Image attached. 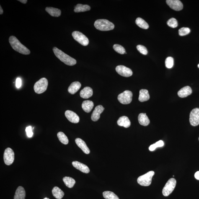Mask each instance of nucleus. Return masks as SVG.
Instances as JSON below:
<instances>
[{"instance_id": "obj_1", "label": "nucleus", "mask_w": 199, "mask_h": 199, "mask_svg": "<svg viewBox=\"0 0 199 199\" xmlns=\"http://www.w3.org/2000/svg\"><path fill=\"white\" fill-rule=\"evenodd\" d=\"M53 51L57 58L65 64L69 66H73L76 64V61L75 59L70 57L57 47H54Z\"/></svg>"}, {"instance_id": "obj_2", "label": "nucleus", "mask_w": 199, "mask_h": 199, "mask_svg": "<svg viewBox=\"0 0 199 199\" xmlns=\"http://www.w3.org/2000/svg\"><path fill=\"white\" fill-rule=\"evenodd\" d=\"M9 42L11 46L16 51L24 55H29L30 51L14 36H11L9 38Z\"/></svg>"}, {"instance_id": "obj_3", "label": "nucleus", "mask_w": 199, "mask_h": 199, "mask_svg": "<svg viewBox=\"0 0 199 199\" xmlns=\"http://www.w3.org/2000/svg\"><path fill=\"white\" fill-rule=\"evenodd\" d=\"M94 26L97 30L102 31L111 30L115 28L113 23L106 19L97 20L94 23Z\"/></svg>"}, {"instance_id": "obj_4", "label": "nucleus", "mask_w": 199, "mask_h": 199, "mask_svg": "<svg viewBox=\"0 0 199 199\" xmlns=\"http://www.w3.org/2000/svg\"><path fill=\"white\" fill-rule=\"evenodd\" d=\"M155 172L153 171H150L144 175L139 176L137 179L138 183L143 186H148L151 185Z\"/></svg>"}, {"instance_id": "obj_5", "label": "nucleus", "mask_w": 199, "mask_h": 199, "mask_svg": "<svg viewBox=\"0 0 199 199\" xmlns=\"http://www.w3.org/2000/svg\"><path fill=\"white\" fill-rule=\"evenodd\" d=\"M48 86V81L46 78H41L35 83L34 86V90L37 94H41L47 90Z\"/></svg>"}, {"instance_id": "obj_6", "label": "nucleus", "mask_w": 199, "mask_h": 199, "mask_svg": "<svg viewBox=\"0 0 199 199\" xmlns=\"http://www.w3.org/2000/svg\"><path fill=\"white\" fill-rule=\"evenodd\" d=\"M176 181L175 179L171 178L168 181L162 190V194L165 197L168 196L173 191L176 187Z\"/></svg>"}, {"instance_id": "obj_7", "label": "nucleus", "mask_w": 199, "mask_h": 199, "mask_svg": "<svg viewBox=\"0 0 199 199\" xmlns=\"http://www.w3.org/2000/svg\"><path fill=\"white\" fill-rule=\"evenodd\" d=\"M133 93L129 90H125L118 96L119 102L124 104H128L131 103L133 98Z\"/></svg>"}, {"instance_id": "obj_8", "label": "nucleus", "mask_w": 199, "mask_h": 199, "mask_svg": "<svg viewBox=\"0 0 199 199\" xmlns=\"http://www.w3.org/2000/svg\"><path fill=\"white\" fill-rule=\"evenodd\" d=\"M73 38L83 46H86L89 43V39L84 34L78 31H75L72 33Z\"/></svg>"}, {"instance_id": "obj_9", "label": "nucleus", "mask_w": 199, "mask_h": 199, "mask_svg": "<svg viewBox=\"0 0 199 199\" xmlns=\"http://www.w3.org/2000/svg\"><path fill=\"white\" fill-rule=\"evenodd\" d=\"M4 159L5 164L7 165H10L14 162V152L11 148H6L5 150Z\"/></svg>"}, {"instance_id": "obj_10", "label": "nucleus", "mask_w": 199, "mask_h": 199, "mask_svg": "<svg viewBox=\"0 0 199 199\" xmlns=\"http://www.w3.org/2000/svg\"><path fill=\"white\" fill-rule=\"evenodd\" d=\"M190 122L193 126H198L199 125V108H196L191 112L190 115Z\"/></svg>"}, {"instance_id": "obj_11", "label": "nucleus", "mask_w": 199, "mask_h": 199, "mask_svg": "<svg viewBox=\"0 0 199 199\" xmlns=\"http://www.w3.org/2000/svg\"><path fill=\"white\" fill-rule=\"evenodd\" d=\"M115 70L119 75L125 77H129L133 74L131 69L123 65H118L116 67Z\"/></svg>"}, {"instance_id": "obj_12", "label": "nucleus", "mask_w": 199, "mask_h": 199, "mask_svg": "<svg viewBox=\"0 0 199 199\" xmlns=\"http://www.w3.org/2000/svg\"><path fill=\"white\" fill-rule=\"evenodd\" d=\"M166 2L168 5L174 11H180L183 9V4L179 0H167Z\"/></svg>"}, {"instance_id": "obj_13", "label": "nucleus", "mask_w": 199, "mask_h": 199, "mask_svg": "<svg viewBox=\"0 0 199 199\" xmlns=\"http://www.w3.org/2000/svg\"><path fill=\"white\" fill-rule=\"evenodd\" d=\"M66 118L70 122L73 123H78L79 121V117L74 112L70 110H67L65 112Z\"/></svg>"}, {"instance_id": "obj_14", "label": "nucleus", "mask_w": 199, "mask_h": 199, "mask_svg": "<svg viewBox=\"0 0 199 199\" xmlns=\"http://www.w3.org/2000/svg\"><path fill=\"white\" fill-rule=\"evenodd\" d=\"M104 110V108L102 105H99L96 107L93 112L91 119L94 121H96L100 118V115Z\"/></svg>"}, {"instance_id": "obj_15", "label": "nucleus", "mask_w": 199, "mask_h": 199, "mask_svg": "<svg viewBox=\"0 0 199 199\" xmlns=\"http://www.w3.org/2000/svg\"><path fill=\"white\" fill-rule=\"evenodd\" d=\"M73 167L76 169L79 170L81 172L88 173L90 172V169L86 165L78 161H73L72 163Z\"/></svg>"}, {"instance_id": "obj_16", "label": "nucleus", "mask_w": 199, "mask_h": 199, "mask_svg": "<svg viewBox=\"0 0 199 199\" xmlns=\"http://www.w3.org/2000/svg\"><path fill=\"white\" fill-rule=\"evenodd\" d=\"M75 141L77 145L82 150L84 153L86 154H89L90 153L89 148H88L86 143L81 138H77Z\"/></svg>"}, {"instance_id": "obj_17", "label": "nucleus", "mask_w": 199, "mask_h": 199, "mask_svg": "<svg viewBox=\"0 0 199 199\" xmlns=\"http://www.w3.org/2000/svg\"><path fill=\"white\" fill-rule=\"evenodd\" d=\"M192 93L191 88L190 86H185L181 89L178 92V95L181 98H184L190 95Z\"/></svg>"}, {"instance_id": "obj_18", "label": "nucleus", "mask_w": 199, "mask_h": 199, "mask_svg": "<svg viewBox=\"0 0 199 199\" xmlns=\"http://www.w3.org/2000/svg\"><path fill=\"white\" fill-rule=\"evenodd\" d=\"M93 94V90L89 87H85L81 91V97L83 99H87L92 96Z\"/></svg>"}, {"instance_id": "obj_19", "label": "nucleus", "mask_w": 199, "mask_h": 199, "mask_svg": "<svg viewBox=\"0 0 199 199\" xmlns=\"http://www.w3.org/2000/svg\"><path fill=\"white\" fill-rule=\"evenodd\" d=\"M81 87V84L79 81H75L70 85L68 89V91L70 93L75 94L79 90Z\"/></svg>"}, {"instance_id": "obj_20", "label": "nucleus", "mask_w": 199, "mask_h": 199, "mask_svg": "<svg viewBox=\"0 0 199 199\" xmlns=\"http://www.w3.org/2000/svg\"><path fill=\"white\" fill-rule=\"evenodd\" d=\"M117 124L119 126L128 128L130 125V122L128 117L124 116L120 117L117 121Z\"/></svg>"}, {"instance_id": "obj_21", "label": "nucleus", "mask_w": 199, "mask_h": 199, "mask_svg": "<svg viewBox=\"0 0 199 199\" xmlns=\"http://www.w3.org/2000/svg\"><path fill=\"white\" fill-rule=\"evenodd\" d=\"M138 120L140 124L143 126H147L150 123V120L146 113L140 114L138 116Z\"/></svg>"}, {"instance_id": "obj_22", "label": "nucleus", "mask_w": 199, "mask_h": 199, "mask_svg": "<svg viewBox=\"0 0 199 199\" xmlns=\"http://www.w3.org/2000/svg\"><path fill=\"white\" fill-rule=\"evenodd\" d=\"M45 11L51 16H53V17H58L61 15V11L60 9H57V8L53 7H47L45 8Z\"/></svg>"}, {"instance_id": "obj_23", "label": "nucleus", "mask_w": 199, "mask_h": 199, "mask_svg": "<svg viewBox=\"0 0 199 199\" xmlns=\"http://www.w3.org/2000/svg\"><path fill=\"white\" fill-rule=\"evenodd\" d=\"M26 192L23 187L19 186L16 190L14 199H25Z\"/></svg>"}, {"instance_id": "obj_24", "label": "nucleus", "mask_w": 199, "mask_h": 199, "mask_svg": "<svg viewBox=\"0 0 199 199\" xmlns=\"http://www.w3.org/2000/svg\"><path fill=\"white\" fill-rule=\"evenodd\" d=\"M150 96L149 92L146 89H141L139 91V100L141 102H144L149 100Z\"/></svg>"}, {"instance_id": "obj_25", "label": "nucleus", "mask_w": 199, "mask_h": 199, "mask_svg": "<svg viewBox=\"0 0 199 199\" xmlns=\"http://www.w3.org/2000/svg\"><path fill=\"white\" fill-rule=\"evenodd\" d=\"M93 107V103L90 100L84 101L82 104L83 110L87 113H89L92 111Z\"/></svg>"}, {"instance_id": "obj_26", "label": "nucleus", "mask_w": 199, "mask_h": 199, "mask_svg": "<svg viewBox=\"0 0 199 199\" xmlns=\"http://www.w3.org/2000/svg\"><path fill=\"white\" fill-rule=\"evenodd\" d=\"M90 6L87 5L78 4L75 6L74 12L76 13L84 12L90 10Z\"/></svg>"}, {"instance_id": "obj_27", "label": "nucleus", "mask_w": 199, "mask_h": 199, "mask_svg": "<svg viewBox=\"0 0 199 199\" xmlns=\"http://www.w3.org/2000/svg\"><path fill=\"white\" fill-rule=\"evenodd\" d=\"M52 192L54 196L57 199H61L64 195V192L57 187H54Z\"/></svg>"}, {"instance_id": "obj_28", "label": "nucleus", "mask_w": 199, "mask_h": 199, "mask_svg": "<svg viewBox=\"0 0 199 199\" xmlns=\"http://www.w3.org/2000/svg\"><path fill=\"white\" fill-rule=\"evenodd\" d=\"M135 23L137 25L142 29H147L149 28V26L147 23L141 18H137L135 21Z\"/></svg>"}, {"instance_id": "obj_29", "label": "nucleus", "mask_w": 199, "mask_h": 199, "mask_svg": "<svg viewBox=\"0 0 199 199\" xmlns=\"http://www.w3.org/2000/svg\"><path fill=\"white\" fill-rule=\"evenodd\" d=\"M65 185L69 188H72L76 183L74 179L71 177H65L63 179Z\"/></svg>"}, {"instance_id": "obj_30", "label": "nucleus", "mask_w": 199, "mask_h": 199, "mask_svg": "<svg viewBox=\"0 0 199 199\" xmlns=\"http://www.w3.org/2000/svg\"><path fill=\"white\" fill-rule=\"evenodd\" d=\"M57 136L60 141L64 145L68 144L69 142V140H68L67 137L65 134L64 133L61 132H59L57 134Z\"/></svg>"}, {"instance_id": "obj_31", "label": "nucleus", "mask_w": 199, "mask_h": 199, "mask_svg": "<svg viewBox=\"0 0 199 199\" xmlns=\"http://www.w3.org/2000/svg\"><path fill=\"white\" fill-rule=\"evenodd\" d=\"M103 196L106 199H120L114 192L110 191H106L103 192Z\"/></svg>"}, {"instance_id": "obj_32", "label": "nucleus", "mask_w": 199, "mask_h": 199, "mask_svg": "<svg viewBox=\"0 0 199 199\" xmlns=\"http://www.w3.org/2000/svg\"><path fill=\"white\" fill-rule=\"evenodd\" d=\"M164 145V142L163 141L160 140L157 142H156L155 144L152 145L150 146L149 147V150L150 151H154L156 148L158 147H161Z\"/></svg>"}, {"instance_id": "obj_33", "label": "nucleus", "mask_w": 199, "mask_h": 199, "mask_svg": "<svg viewBox=\"0 0 199 199\" xmlns=\"http://www.w3.org/2000/svg\"><path fill=\"white\" fill-rule=\"evenodd\" d=\"M113 49L116 52L121 54H124L125 53V48L124 47L120 45L115 44L113 45Z\"/></svg>"}, {"instance_id": "obj_34", "label": "nucleus", "mask_w": 199, "mask_h": 199, "mask_svg": "<svg viewBox=\"0 0 199 199\" xmlns=\"http://www.w3.org/2000/svg\"><path fill=\"white\" fill-rule=\"evenodd\" d=\"M165 65L166 68L170 69L174 65V59L172 57H168L165 60Z\"/></svg>"}, {"instance_id": "obj_35", "label": "nucleus", "mask_w": 199, "mask_h": 199, "mask_svg": "<svg viewBox=\"0 0 199 199\" xmlns=\"http://www.w3.org/2000/svg\"><path fill=\"white\" fill-rule=\"evenodd\" d=\"M167 24L169 27L175 28L178 26V23L177 20L174 18H172L169 20L167 22Z\"/></svg>"}, {"instance_id": "obj_36", "label": "nucleus", "mask_w": 199, "mask_h": 199, "mask_svg": "<svg viewBox=\"0 0 199 199\" xmlns=\"http://www.w3.org/2000/svg\"><path fill=\"white\" fill-rule=\"evenodd\" d=\"M190 29L188 27H182L179 30V35L181 36L188 35L190 32Z\"/></svg>"}, {"instance_id": "obj_37", "label": "nucleus", "mask_w": 199, "mask_h": 199, "mask_svg": "<svg viewBox=\"0 0 199 199\" xmlns=\"http://www.w3.org/2000/svg\"><path fill=\"white\" fill-rule=\"evenodd\" d=\"M137 49L143 55H146L147 54L148 51L147 49L144 46L142 45H139L136 47Z\"/></svg>"}, {"instance_id": "obj_38", "label": "nucleus", "mask_w": 199, "mask_h": 199, "mask_svg": "<svg viewBox=\"0 0 199 199\" xmlns=\"http://www.w3.org/2000/svg\"><path fill=\"white\" fill-rule=\"evenodd\" d=\"M26 132L27 136L28 137H32V135H33V133H32V127H27L26 129Z\"/></svg>"}, {"instance_id": "obj_39", "label": "nucleus", "mask_w": 199, "mask_h": 199, "mask_svg": "<svg viewBox=\"0 0 199 199\" xmlns=\"http://www.w3.org/2000/svg\"><path fill=\"white\" fill-rule=\"evenodd\" d=\"M22 80L20 78H18L16 80V87L17 88H19L22 86Z\"/></svg>"}, {"instance_id": "obj_40", "label": "nucleus", "mask_w": 199, "mask_h": 199, "mask_svg": "<svg viewBox=\"0 0 199 199\" xmlns=\"http://www.w3.org/2000/svg\"><path fill=\"white\" fill-rule=\"evenodd\" d=\"M195 178L197 180H199V171L195 173L194 175Z\"/></svg>"}, {"instance_id": "obj_41", "label": "nucleus", "mask_w": 199, "mask_h": 199, "mask_svg": "<svg viewBox=\"0 0 199 199\" xmlns=\"http://www.w3.org/2000/svg\"><path fill=\"white\" fill-rule=\"evenodd\" d=\"M18 1L23 4H26L27 2V0H20V1Z\"/></svg>"}, {"instance_id": "obj_42", "label": "nucleus", "mask_w": 199, "mask_h": 199, "mask_svg": "<svg viewBox=\"0 0 199 199\" xmlns=\"http://www.w3.org/2000/svg\"><path fill=\"white\" fill-rule=\"evenodd\" d=\"M0 9H1V11H0V14H3V12H4V11H3V10L2 9V8L1 6H0Z\"/></svg>"}, {"instance_id": "obj_43", "label": "nucleus", "mask_w": 199, "mask_h": 199, "mask_svg": "<svg viewBox=\"0 0 199 199\" xmlns=\"http://www.w3.org/2000/svg\"><path fill=\"white\" fill-rule=\"evenodd\" d=\"M44 199H49V198H46H46H44Z\"/></svg>"}, {"instance_id": "obj_44", "label": "nucleus", "mask_w": 199, "mask_h": 199, "mask_svg": "<svg viewBox=\"0 0 199 199\" xmlns=\"http://www.w3.org/2000/svg\"><path fill=\"white\" fill-rule=\"evenodd\" d=\"M198 68H199V64L198 65Z\"/></svg>"}, {"instance_id": "obj_45", "label": "nucleus", "mask_w": 199, "mask_h": 199, "mask_svg": "<svg viewBox=\"0 0 199 199\" xmlns=\"http://www.w3.org/2000/svg\"></svg>"}]
</instances>
